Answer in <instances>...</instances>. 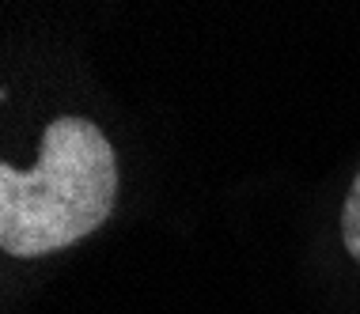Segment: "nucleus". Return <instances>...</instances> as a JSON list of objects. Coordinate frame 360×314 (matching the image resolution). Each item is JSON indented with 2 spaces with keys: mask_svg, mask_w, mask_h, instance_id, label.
<instances>
[{
  "mask_svg": "<svg viewBox=\"0 0 360 314\" xmlns=\"http://www.w3.org/2000/svg\"><path fill=\"white\" fill-rule=\"evenodd\" d=\"M118 197V159L87 117H53L31 171L0 166V250L46 258L99 231Z\"/></svg>",
  "mask_w": 360,
  "mask_h": 314,
  "instance_id": "f257e3e1",
  "label": "nucleus"
},
{
  "mask_svg": "<svg viewBox=\"0 0 360 314\" xmlns=\"http://www.w3.org/2000/svg\"><path fill=\"white\" fill-rule=\"evenodd\" d=\"M342 242H345V250L360 261V171H356L353 190H349L345 209H342Z\"/></svg>",
  "mask_w": 360,
  "mask_h": 314,
  "instance_id": "f03ea898",
  "label": "nucleus"
}]
</instances>
